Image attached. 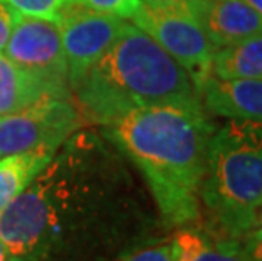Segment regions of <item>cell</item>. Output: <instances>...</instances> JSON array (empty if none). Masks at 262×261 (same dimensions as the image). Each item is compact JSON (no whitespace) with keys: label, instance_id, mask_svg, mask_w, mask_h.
<instances>
[{"label":"cell","instance_id":"52a82bcc","mask_svg":"<svg viewBox=\"0 0 262 261\" xmlns=\"http://www.w3.org/2000/svg\"><path fill=\"white\" fill-rule=\"evenodd\" d=\"M61 44L68 65L70 87L73 88L86 71L102 58L127 26L125 19L100 14L71 2L56 19Z\"/></svg>","mask_w":262,"mask_h":261},{"label":"cell","instance_id":"ba28073f","mask_svg":"<svg viewBox=\"0 0 262 261\" xmlns=\"http://www.w3.org/2000/svg\"><path fill=\"white\" fill-rule=\"evenodd\" d=\"M4 53L20 68L71 88L61 34L54 21L17 14Z\"/></svg>","mask_w":262,"mask_h":261},{"label":"cell","instance_id":"e0dca14e","mask_svg":"<svg viewBox=\"0 0 262 261\" xmlns=\"http://www.w3.org/2000/svg\"><path fill=\"white\" fill-rule=\"evenodd\" d=\"M75 2L100 14L114 15L119 19H132V15L141 7L142 0H75Z\"/></svg>","mask_w":262,"mask_h":261},{"label":"cell","instance_id":"7a4b0ae2","mask_svg":"<svg viewBox=\"0 0 262 261\" xmlns=\"http://www.w3.org/2000/svg\"><path fill=\"white\" fill-rule=\"evenodd\" d=\"M100 127L142 175L164 229L196 226L208 146L216 131L203 105L137 107Z\"/></svg>","mask_w":262,"mask_h":261},{"label":"cell","instance_id":"ffe728a7","mask_svg":"<svg viewBox=\"0 0 262 261\" xmlns=\"http://www.w3.org/2000/svg\"><path fill=\"white\" fill-rule=\"evenodd\" d=\"M150 7H186L189 9L194 0H142Z\"/></svg>","mask_w":262,"mask_h":261},{"label":"cell","instance_id":"5b68a950","mask_svg":"<svg viewBox=\"0 0 262 261\" xmlns=\"http://www.w3.org/2000/svg\"><path fill=\"white\" fill-rule=\"evenodd\" d=\"M130 21L166 49L186 70L198 92L202 90L205 80L211 75L216 48L191 10L186 7H150L142 2Z\"/></svg>","mask_w":262,"mask_h":261},{"label":"cell","instance_id":"9a60e30c","mask_svg":"<svg viewBox=\"0 0 262 261\" xmlns=\"http://www.w3.org/2000/svg\"><path fill=\"white\" fill-rule=\"evenodd\" d=\"M0 2L7 4L17 14L56 22L61 10L75 0H0Z\"/></svg>","mask_w":262,"mask_h":261},{"label":"cell","instance_id":"2e32d148","mask_svg":"<svg viewBox=\"0 0 262 261\" xmlns=\"http://www.w3.org/2000/svg\"><path fill=\"white\" fill-rule=\"evenodd\" d=\"M115 261H176L174 248H172L171 239L161 241L152 239L142 246L132 249L124 256H120Z\"/></svg>","mask_w":262,"mask_h":261},{"label":"cell","instance_id":"30bf717a","mask_svg":"<svg viewBox=\"0 0 262 261\" xmlns=\"http://www.w3.org/2000/svg\"><path fill=\"white\" fill-rule=\"evenodd\" d=\"M200 97L205 110L215 115L262 122V80H224L210 75Z\"/></svg>","mask_w":262,"mask_h":261},{"label":"cell","instance_id":"9c48e42d","mask_svg":"<svg viewBox=\"0 0 262 261\" xmlns=\"http://www.w3.org/2000/svg\"><path fill=\"white\" fill-rule=\"evenodd\" d=\"M189 10L216 49L262 36V15L244 0H194Z\"/></svg>","mask_w":262,"mask_h":261},{"label":"cell","instance_id":"7c38bea8","mask_svg":"<svg viewBox=\"0 0 262 261\" xmlns=\"http://www.w3.org/2000/svg\"><path fill=\"white\" fill-rule=\"evenodd\" d=\"M171 243L176 261H250L237 241L205 232L198 226L176 229Z\"/></svg>","mask_w":262,"mask_h":261},{"label":"cell","instance_id":"5bb4252c","mask_svg":"<svg viewBox=\"0 0 262 261\" xmlns=\"http://www.w3.org/2000/svg\"><path fill=\"white\" fill-rule=\"evenodd\" d=\"M211 75L224 80H262V36L216 49Z\"/></svg>","mask_w":262,"mask_h":261},{"label":"cell","instance_id":"7402d4cb","mask_svg":"<svg viewBox=\"0 0 262 261\" xmlns=\"http://www.w3.org/2000/svg\"><path fill=\"white\" fill-rule=\"evenodd\" d=\"M244 2L249 4L259 15H262V0H244Z\"/></svg>","mask_w":262,"mask_h":261},{"label":"cell","instance_id":"277c9868","mask_svg":"<svg viewBox=\"0 0 262 261\" xmlns=\"http://www.w3.org/2000/svg\"><path fill=\"white\" fill-rule=\"evenodd\" d=\"M200 204L210 232L241 241L262 210V122L228 119L211 136Z\"/></svg>","mask_w":262,"mask_h":261},{"label":"cell","instance_id":"8992f818","mask_svg":"<svg viewBox=\"0 0 262 261\" xmlns=\"http://www.w3.org/2000/svg\"><path fill=\"white\" fill-rule=\"evenodd\" d=\"M83 127V112L70 98H46L0 117V158L17 153H56Z\"/></svg>","mask_w":262,"mask_h":261},{"label":"cell","instance_id":"8fae6325","mask_svg":"<svg viewBox=\"0 0 262 261\" xmlns=\"http://www.w3.org/2000/svg\"><path fill=\"white\" fill-rule=\"evenodd\" d=\"M46 98H70V88L44 80L0 54V117Z\"/></svg>","mask_w":262,"mask_h":261},{"label":"cell","instance_id":"3957f363","mask_svg":"<svg viewBox=\"0 0 262 261\" xmlns=\"http://www.w3.org/2000/svg\"><path fill=\"white\" fill-rule=\"evenodd\" d=\"M73 90L83 115L98 126L137 107L202 104L186 70L129 22Z\"/></svg>","mask_w":262,"mask_h":261},{"label":"cell","instance_id":"d6986e66","mask_svg":"<svg viewBox=\"0 0 262 261\" xmlns=\"http://www.w3.org/2000/svg\"><path fill=\"white\" fill-rule=\"evenodd\" d=\"M15 15H17L15 10L10 9L7 4L0 2V53L4 51L5 44L9 41L10 32H12Z\"/></svg>","mask_w":262,"mask_h":261},{"label":"cell","instance_id":"4fadbf2b","mask_svg":"<svg viewBox=\"0 0 262 261\" xmlns=\"http://www.w3.org/2000/svg\"><path fill=\"white\" fill-rule=\"evenodd\" d=\"M54 153L31 151L0 158V217L29 187Z\"/></svg>","mask_w":262,"mask_h":261},{"label":"cell","instance_id":"44dd1931","mask_svg":"<svg viewBox=\"0 0 262 261\" xmlns=\"http://www.w3.org/2000/svg\"><path fill=\"white\" fill-rule=\"evenodd\" d=\"M0 261H14V258L10 256L9 249L5 248V244L2 243V239H0Z\"/></svg>","mask_w":262,"mask_h":261},{"label":"cell","instance_id":"6da1fadb","mask_svg":"<svg viewBox=\"0 0 262 261\" xmlns=\"http://www.w3.org/2000/svg\"><path fill=\"white\" fill-rule=\"evenodd\" d=\"M0 239L14 261H115L154 236L124 156L81 127L4 212Z\"/></svg>","mask_w":262,"mask_h":261},{"label":"cell","instance_id":"ac0fdd59","mask_svg":"<svg viewBox=\"0 0 262 261\" xmlns=\"http://www.w3.org/2000/svg\"><path fill=\"white\" fill-rule=\"evenodd\" d=\"M237 243L241 244L242 251L250 261H262V229L250 232Z\"/></svg>","mask_w":262,"mask_h":261}]
</instances>
